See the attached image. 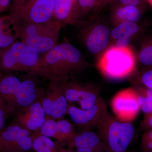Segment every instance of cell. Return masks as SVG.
Returning a JSON list of instances; mask_svg holds the SVG:
<instances>
[{
	"mask_svg": "<svg viewBox=\"0 0 152 152\" xmlns=\"http://www.w3.org/2000/svg\"><path fill=\"white\" fill-rule=\"evenodd\" d=\"M85 66L78 49L70 44L63 43L41 55L30 74L49 81H67Z\"/></svg>",
	"mask_w": 152,
	"mask_h": 152,
	"instance_id": "obj_1",
	"label": "cell"
},
{
	"mask_svg": "<svg viewBox=\"0 0 152 152\" xmlns=\"http://www.w3.org/2000/svg\"><path fill=\"white\" fill-rule=\"evenodd\" d=\"M21 41L39 54L45 53L58 44L62 28L55 17L45 22L28 23L20 26Z\"/></svg>",
	"mask_w": 152,
	"mask_h": 152,
	"instance_id": "obj_2",
	"label": "cell"
},
{
	"mask_svg": "<svg viewBox=\"0 0 152 152\" xmlns=\"http://www.w3.org/2000/svg\"><path fill=\"white\" fill-rule=\"evenodd\" d=\"M96 129V133L110 152H127L134 136L132 123L121 121L108 111Z\"/></svg>",
	"mask_w": 152,
	"mask_h": 152,
	"instance_id": "obj_3",
	"label": "cell"
},
{
	"mask_svg": "<svg viewBox=\"0 0 152 152\" xmlns=\"http://www.w3.org/2000/svg\"><path fill=\"white\" fill-rule=\"evenodd\" d=\"M40 54L21 41L0 50V71L6 73L25 72L30 74L35 66Z\"/></svg>",
	"mask_w": 152,
	"mask_h": 152,
	"instance_id": "obj_4",
	"label": "cell"
},
{
	"mask_svg": "<svg viewBox=\"0 0 152 152\" xmlns=\"http://www.w3.org/2000/svg\"><path fill=\"white\" fill-rule=\"evenodd\" d=\"M62 81H49L40 98L47 118L64 119L67 115L69 102L65 95Z\"/></svg>",
	"mask_w": 152,
	"mask_h": 152,
	"instance_id": "obj_5",
	"label": "cell"
},
{
	"mask_svg": "<svg viewBox=\"0 0 152 152\" xmlns=\"http://www.w3.org/2000/svg\"><path fill=\"white\" fill-rule=\"evenodd\" d=\"M33 133L14 121L0 130V152H27L32 149Z\"/></svg>",
	"mask_w": 152,
	"mask_h": 152,
	"instance_id": "obj_6",
	"label": "cell"
},
{
	"mask_svg": "<svg viewBox=\"0 0 152 152\" xmlns=\"http://www.w3.org/2000/svg\"><path fill=\"white\" fill-rule=\"evenodd\" d=\"M111 107L117 119L132 123L138 116L140 110L136 89L129 88L118 92L112 98Z\"/></svg>",
	"mask_w": 152,
	"mask_h": 152,
	"instance_id": "obj_7",
	"label": "cell"
},
{
	"mask_svg": "<svg viewBox=\"0 0 152 152\" xmlns=\"http://www.w3.org/2000/svg\"><path fill=\"white\" fill-rule=\"evenodd\" d=\"M108 111L107 104L100 98L94 106L88 109L77 107L72 104L68 105L67 115L74 124L81 129H96L105 114Z\"/></svg>",
	"mask_w": 152,
	"mask_h": 152,
	"instance_id": "obj_8",
	"label": "cell"
},
{
	"mask_svg": "<svg viewBox=\"0 0 152 152\" xmlns=\"http://www.w3.org/2000/svg\"><path fill=\"white\" fill-rule=\"evenodd\" d=\"M63 86L69 103H78L81 109L92 107L101 98L99 91L93 87L72 80L63 82Z\"/></svg>",
	"mask_w": 152,
	"mask_h": 152,
	"instance_id": "obj_9",
	"label": "cell"
},
{
	"mask_svg": "<svg viewBox=\"0 0 152 152\" xmlns=\"http://www.w3.org/2000/svg\"><path fill=\"white\" fill-rule=\"evenodd\" d=\"M55 0H35L24 10L13 17L20 25L28 23H42L54 17Z\"/></svg>",
	"mask_w": 152,
	"mask_h": 152,
	"instance_id": "obj_10",
	"label": "cell"
},
{
	"mask_svg": "<svg viewBox=\"0 0 152 152\" xmlns=\"http://www.w3.org/2000/svg\"><path fill=\"white\" fill-rule=\"evenodd\" d=\"M14 115L15 122L32 133L39 130L47 118L40 98L29 105L19 109Z\"/></svg>",
	"mask_w": 152,
	"mask_h": 152,
	"instance_id": "obj_11",
	"label": "cell"
},
{
	"mask_svg": "<svg viewBox=\"0 0 152 152\" xmlns=\"http://www.w3.org/2000/svg\"><path fill=\"white\" fill-rule=\"evenodd\" d=\"M101 61L99 67L104 75L111 79H120L130 75L135 68V61L121 52H115Z\"/></svg>",
	"mask_w": 152,
	"mask_h": 152,
	"instance_id": "obj_12",
	"label": "cell"
},
{
	"mask_svg": "<svg viewBox=\"0 0 152 152\" xmlns=\"http://www.w3.org/2000/svg\"><path fill=\"white\" fill-rule=\"evenodd\" d=\"M68 148L76 152H110L97 133L90 129H81L77 132Z\"/></svg>",
	"mask_w": 152,
	"mask_h": 152,
	"instance_id": "obj_13",
	"label": "cell"
},
{
	"mask_svg": "<svg viewBox=\"0 0 152 152\" xmlns=\"http://www.w3.org/2000/svg\"><path fill=\"white\" fill-rule=\"evenodd\" d=\"M22 81L11 74L2 76L0 80V97L15 113L16 112V97Z\"/></svg>",
	"mask_w": 152,
	"mask_h": 152,
	"instance_id": "obj_14",
	"label": "cell"
},
{
	"mask_svg": "<svg viewBox=\"0 0 152 152\" xmlns=\"http://www.w3.org/2000/svg\"><path fill=\"white\" fill-rule=\"evenodd\" d=\"M110 31L104 25H100L93 29L86 40L88 50L93 54H97L105 48L108 43Z\"/></svg>",
	"mask_w": 152,
	"mask_h": 152,
	"instance_id": "obj_15",
	"label": "cell"
},
{
	"mask_svg": "<svg viewBox=\"0 0 152 152\" xmlns=\"http://www.w3.org/2000/svg\"><path fill=\"white\" fill-rule=\"evenodd\" d=\"M56 134L55 140L62 146H69L77 133L75 124L68 121L62 119L57 121Z\"/></svg>",
	"mask_w": 152,
	"mask_h": 152,
	"instance_id": "obj_16",
	"label": "cell"
},
{
	"mask_svg": "<svg viewBox=\"0 0 152 152\" xmlns=\"http://www.w3.org/2000/svg\"><path fill=\"white\" fill-rule=\"evenodd\" d=\"M32 149L34 152H58L59 144L56 145L50 138L34 132Z\"/></svg>",
	"mask_w": 152,
	"mask_h": 152,
	"instance_id": "obj_17",
	"label": "cell"
},
{
	"mask_svg": "<svg viewBox=\"0 0 152 152\" xmlns=\"http://www.w3.org/2000/svg\"><path fill=\"white\" fill-rule=\"evenodd\" d=\"M75 0H55L54 17L62 27L71 23L70 13Z\"/></svg>",
	"mask_w": 152,
	"mask_h": 152,
	"instance_id": "obj_18",
	"label": "cell"
},
{
	"mask_svg": "<svg viewBox=\"0 0 152 152\" xmlns=\"http://www.w3.org/2000/svg\"><path fill=\"white\" fill-rule=\"evenodd\" d=\"M140 110L146 115L152 112V91L145 87H140L136 89Z\"/></svg>",
	"mask_w": 152,
	"mask_h": 152,
	"instance_id": "obj_19",
	"label": "cell"
},
{
	"mask_svg": "<svg viewBox=\"0 0 152 152\" xmlns=\"http://www.w3.org/2000/svg\"><path fill=\"white\" fill-rule=\"evenodd\" d=\"M138 25L134 22L124 21L112 31V37L115 39H118L121 36L131 37L137 32Z\"/></svg>",
	"mask_w": 152,
	"mask_h": 152,
	"instance_id": "obj_20",
	"label": "cell"
},
{
	"mask_svg": "<svg viewBox=\"0 0 152 152\" xmlns=\"http://www.w3.org/2000/svg\"><path fill=\"white\" fill-rule=\"evenodd\" d=\"M118 17L124 21L135 23L141 17L140 11L135 6L128 5L119 9L117 11Z\"/></svg>",
	"mask_w": 152,
	"mask_h": 152,
	"instance_id": "obj_21",
	"label": "cell"
},
{
	"mask_svg": "<svg viewBox=\"0 0 152 152\" xmlns=\"http://www.w3.org/2000/svg\"><path fill=\"white\" fill-rule=\"evenodd\" d=\"M15 113V112L0 97V130L5 127L7 121Z\"/></svg>",
	"mask_w": 152,
	"mask_h": 152,
	"instance_id": "obj_22",
	"label": "cell"
},
{
	"mask_svg": "<svg viewBox=\"0 0 152 152\" xmlns=\"http://www.w3.org/2000/svg\"><path fill=\"white\" fill-rule=\"evenodd\" d=\"M139 60L145 66H152V43L144 47L140 52Z\"/></svg>",
	"mask_w": 152,
	"mask_h": 152,
	"instance_id": "obj_23",
	"label": "cell"
},
{
	"mask_svg": "<svg viewBox=\"0 0 152 152\" xmlns=\"http://www.w3.org/2000/svg\"><path fill=\"white\" fill-rule=\"evenodd\" d=\"M141 140L144 149L148 152L152 151V129L146 132L143 135Z\"/></svg>",
	"mask_w": 152,
	"mask_h": 152,
	"instance_id": "obj_24",
	"label": "cell"
},
{
	"mask_svg": "<svg viewBox=\"0 0 152 152\" xmlns=\"http://www.w3.org/2000/svg\"><path fill=\"white\" fill-rule=\"evenodd\" d=\"M141 81L145 87L152 91V69L146 71L142 75Z\"/></svg>",
	"mask_w": 152,
	"mask_h": 152,
	"instance_id": "obj_25",
	"label": "cell"
},
{
	"mask_svg": "<svg viewBox=\"0 0 152 152\" xmlns=\"http://www.w3.org/2000/svg\"><path fill=\"white\" fill-rule=\"evenodd\" d=\"M141 126L144 129H152V112L144 115L143 120L141 123Z\"/></svg>",
	"mask_w": 152,
	"mask_h": 152,
	"instance_id": "obj_26",
	"label": "cell"
},
{
	"mask_svg": "<svg viewBox=\"0 0 152 152\" xmlns=\"http://www.w3.org/2000/svg\"><path fill=\"white\" fill-rule=\"evenodd\" d=\"M130 37L127 36H121L117 39L116 46L118 48L124 49L129 46L130 42Z\"/></svg>",
	"mask_w": 152,
	"mask_h": 152,
	"instance_id": "obj_27",
	"label": "cell"
},
{
	"mask_svg": "<svg viewBox=\"0 0 152 152\" xmlns=\"http://www.w3.org/2000/svg\"><path fill=\"white\" fill-rule=\"evenodd\" d=\"M79 2L83 7H89L94 4V0H79Z\"/></svg>",
	"mask_w": 152,
	"mask_h": 152,
	"instance_id": "obj_28",
	"label": "cell"
},
{
	"mask_svg": "<svg viewBox=\"0 0 152 152\" xmlns=\"http://www.w3.org/2000/svg\"><path fill=\"white\" fill-rule=\"evenodd\" d=\"M122 4L127 5L135 6L137 5L140 1V0H120Z\"/></svg>",
	"mask_w": 152,
	"mask_h": 152,
	"instance_id": "obj_29",
	"label": "cell"
},
{
	"mask_svg": "<svg viewBox=\"0 0 152 152\" xmlns=\"http://www.w3.org/2000/svg\"><path fill=\"white\" fill-rule=\"evenodd\" d=\"M10 0H0V9L7 7L10 4Z\"/></svg>",
	"mask_w": 152,
	"mask_h": 152,
	"instance_id": "obj_30",
	"label": "cell"
},
{
	"mask_svg": "<svg viewBox=\"0 0 152 152\" xmlns=\"http://www.w3.org/2000/svg\"><path fill=\"white\" fill-rule=\"evenodd\" d=\"M58 152H76L73 149L70 148H65L60 145L59 147Z\"/></svg>",
	"mask_w": 152,
	"mask_h": 152,
	"instance_id": "obj_31",
	"label": "cell"
},
{
	"mask_svg": "<svg viewBox=\"0 0 152 152\" xmlns=\"http://www.w3.org/2000/svg\"><path fill=\"white\" fill-rule=\"evenodd\" d=\"M2 76V74L1 72L0 71V80H1V77Z\"/></svg>",
	"mask_w": 152,
	"mask_h": 152,
	"instance_id": "obj_32",
	"label": "cell"
},
{
	"mask_svg": "<svg viewBox=\"0 0 152 152\" xmlns=\"http://www.w3.org/2000/svg\"><path fill=\"white\" fill-rule=\"evenodd\" d=\"M149 1H150L152 3V0H149Z\"/></svg>",
	"mask_w": 152,
	"mask_h": 152,
	"instance_id": "obj_33",
	"label": "cell"
},
{
	"mask_svg": "<svg viewBox=\"0 0 152 152\" xmlns=\"http://www.w3.org/2000/svg\"><path fill=\"white\" fill-rule=\"evenodd\" d=\"M34 152V151H32H32H28V152Z\"/></svg>",
	"mask_w": 152,
	"mask_h": 152,
	"instance_id": "obj_34",
	"label": "cell"
},
{
	"mask_svg": "<svg viewBox=\"0 0 152 152\" xmlns=\"http://www.w3.org/2000/svg\"><path fill=\"white\" fill-rule=\"evenodd\" d=\"M150 152H152V151Z\"/></svg>",
	"mask_w": 152,
	"mask_h": 152,
	"instance_id": "obj_35",
	"label": "cell"
}]
</instances>
